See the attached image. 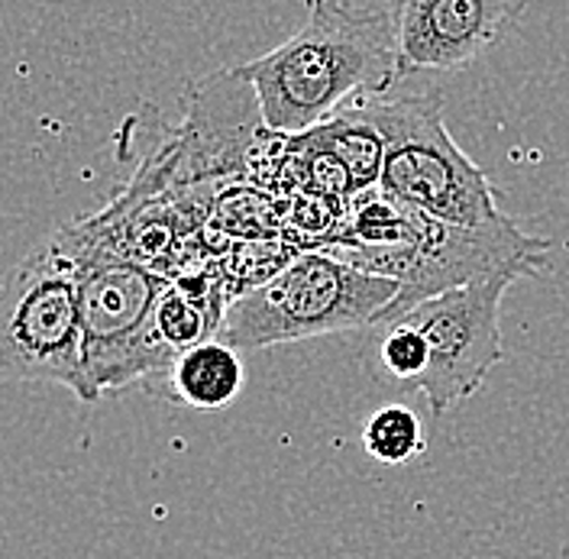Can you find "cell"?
Wrapping results in <instances>:
<instances>
[{"instance_id":"7c38bea8","label":"cell","mask_w":569,"mask_h":559,"mask_svg":"<svg viewBox=\"0 0 569 559\" xmlns=\"http://www.w3.org/2000/svg\"><path fill=\"white\" fill-rule=\"evenodd\" d=\"M379 362H382L386 376L395 379L405 391H418L427 372V362H430L425 337L415 327L391 320L386 323V337L379 343Z\"/></svg>"},{"instance_id":"5b68a950","label":"cell","mask_w":569,"mask_h":559,"mask_svg":"<svg viewBox=\"0 0 569 559\" xmlns=\"http://www.w3.org/2000/svg\"><path fill=\"white\" fill-rule=\"evenodd\" d=\"M0 379L62 385L84 405L101 398L88 376L74 269L59 237L36 246L0 285Z\"/></svg>"},{"instance_id":"277c9868","label":"cell","mask_w":569,"mask_h":559,"mask_svg":"<svg viewBox=\"0 0 569 559\" xmlns=\"http://www.w3.org/2000/svg\"><path fill=\"white\" fill-rule=\"evenodd\" d=\"M386 140L379 188L411 208L460 227H489L508 220L498 208V188L453 140L443 101L433 88L362 98Z\"/></svg>"},{"instance_id":"8992f818","label":"cell","mask_w":569,"mask_h":559,"mask_svg":"<svg viewBox=\"0 0 569 559\" xmlns=\"http://www.w3.org/2000/svg\"><path fill=\"white\" fill-rule=\"evenodd\" d=\"M74 269L84 362L94 388L146 382L152 362L146 352V327L169 279L107 246L88 240L74 223L56 233Z\"/></svg>"},{"instance_id":"3957f363","label":"cell","mask_w":569,"mask_h":559,"mask_svg":"<svg viewBox=\"0 0 569 559\" xmlns=\"http://www.w3.org/2000/svg\"><path fill=\"white\" fill-rule=\"evenodd\" d=\"M398 298V281L359 272L330 252H295L262 285L240 295L220 327L233 350H266L311 337L379 327Z\"/></svg>"},{"instance_id":"8fae6325","label":"cell","mask_w":569,"mask_h":559,"mask_svg":"<svg viewBox=\"0 0 569 559\" xmlns=\"http://www.w3.org/2000/svg\"><path fill=\"white\" fill-rule=\"evenodd\" d=\"M362 447L376 462L401 466L418 453H425V427L421 418L405 405H382L362 423Z\"/></svg>"},{"instance_id":"6da1fadb","label":"cell","mask_w":569,"mask_h":559,"mask_svg":"<svg viewBox=\"0 0 569 559\" xmlns=\"http://www.w3.org/2000/svg\"><path fill=\"white\" fill-rule=\"evenodd\" d=\"M359 272L398 281V298L379 327L427 298L501 272L533 276L547 266L550 243L525 233L511 217L489 227H460L382 188H366L343 204L337 233L320 246Z\"/></svg>"},{"instance_id":"7a4b0ae2","label":"cell","mask_w":569,"mask_h":559,"mask_svg":"<svg viewBox=\"0 0 569 559\" xmlns=\"http://www.w3.org/2000/svg\"><path fill=\"white\" fill-rule=\"evenodd\" d=\"M237 74L256 91L266 130L301 137L401 81L395 13L347 0H308L301 30Z\"/></svg>"},{"instance_id":"9c48e42d","label":"cell","mask_w":569,"mask_h":559,"mask_svg":"<svg viewBox=\"0 0 569 559\" xmlns=\"http://www.w3.org/2000/svg\"><path fill=\"white\" fill-rule=\"evenodd\" d=\"M142 385L152 395L194 411H223L243 391V359L240 350L213 337L176 356L162 372Z\"/></svg>"},{"instance_id":"ba28073f","label":"cell","mask_w":569,"mask_h":559,"mask_svg":"<svg viewBox=\"0 0 569 559\" xmlns=\"http://www.w3.org/2000/svg\"><path fill=\"white\" fill-rule=\"evenodd\" d=\"M533 0H398L395 33L401 78L460 71L515 30Z\"/></svg>"},{"instance_id":"52a82bcc","label":"cell","mask_w":569,"mask_h":559,"mask_svg":"<svg viewBox=\"0 0 569 559\" xmlns=\"http://www.w3.org/2000/svg\"><path fill=\"white\" fill-rule=\"evenodd\" d=\"M518 279L525 276L501 272L427 298L395 317L425 337L430 362L418 391H425L433 418L472 398L501 362V298Z\"/></svg>"},{"instance_id":"30bf717a","label":"cell","mask_w":569,"mask_h":559,"mask_svg":"<svg viewBox=\"0 0 569 559\" xmlns=\"http://www.w3.org/2000/svg\"><path fill=\"white\" fill-rule=\"evenodd\" d=\"M305 137H311L320 149H327L330 156H337L343 162V169L353 178L356 191L379 188L386 140H382L379 127L372 123V117H369L362 101L343 107L340 113H333L320 127L308 130Z\"/></svg>"}]
</instances>
